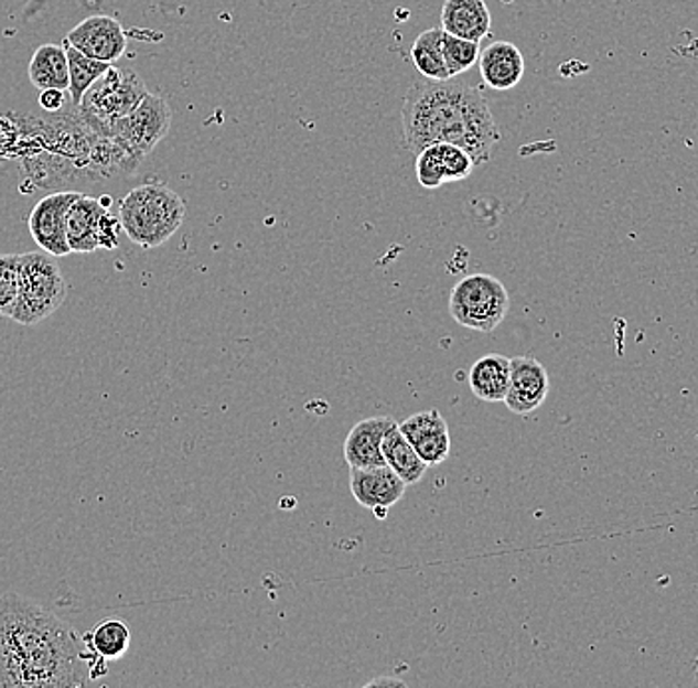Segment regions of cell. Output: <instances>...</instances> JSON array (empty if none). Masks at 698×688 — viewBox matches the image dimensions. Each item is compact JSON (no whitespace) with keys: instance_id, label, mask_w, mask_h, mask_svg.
<instances>
[{"instance_id":"11","label":"cell","mask_w":698,"mask_h":688,"mask_svg":"<svg viewBox=\"0 0 698 688\" xmlns=\"http://www.w3.org/2000/svg\"><path fill=\"white\" fill-rule=\"evenodd\" d=\"M66 40L72 49L106 64H114L128 50V39L121 22L106 14L82 20L78 26L69 30Z\"/></svg>"},{"instance_id":"8","label":"cell","mask_w":698,"mask_h":688,"mask_svg":"<svg viewBox=\"0 0 698 688\" xmlns=\"http://www.w3.org/2000/svg\"><path fill=\"white\" fill-rule=\"evenodd\" d=\"M119 218L114 217L98 198L79 193V197L69 205L66 213L69 252L88 255L98 248L114 250L119 245Z\"/></svg>"},{"instance_id":"13","label":"cell","mask_w":698,"mask_h":688,"mask_svg":"<svg viewBox=\"0 0 698 688\" xmlns=\"http://www.w3.org/2000/svg\"><path fill=\"white\" fill-rule=\"evenodd\" d=\"M399 431L411 443L415 453L423 459L429 469L443 464L451 454V433L443 413L439 409L421 411L405 419Z\"/></svg>"},{"instance_id":"12","label":"cell","mask_w":698,"mask_h":688,"mask_svg":"<svg viewBox=\"0 0 698 688\" xmlns=\"http://www.w3.org/2000/svg\"><path fill=\"white\" fill-rule=\"evenodd\" d=\"M474 161L464 149L451 143H433L417 153V179L423 189H439L471 178Z\"/></svg>"},{"instance_id":"24","label":"cell","mask_w":698,"mask_h":688,"mask_svg":"<svg viewBox=\"0 0 698 688\" xmlns=\"http://www.w3.org/2000/svg\"><path fill=\"white\" fill-rule=\"evenodd\" d=\"M481 42L457 39L443 32V58L449 76H461L479 62Z\"/></svg>"},{"instance_id":"3","label":"cell","mask_w":698,"mask_h":688,"mask_svg":"<svg viewBox=\"0 0 698 688\" xmlns=\"http://www.w3.org/2000/svg\"><path fill=\"white\" fill-rule=\"evenodd\" d=\"M185 201L163 183L131 189L119 203V225L133 245L158 248L178 233L185 221Z\"/></svg>"},{"instance_id":"16","label":"cell","mask_w":698,"mask_h":688,"mask_svg":"<svg viewBox=\"0 0 698 688\" xmlns=\"http://www.w3.org/2000/svg\"><path fill=\"white\" fill-rule=\"evenodd\" d=\"M481 76L484 84L498 92L516 88L524 78V56L512 42H492L479 54Z\"/></svg>"},{"instance_id":"18","label":"cell","mask_w":698,"mask_h":688,"mask_svg":"<svg viewBox=\"0 0 698 688\" xmlns=\"http://www.w3.org/2000/svg\"><path fill=\"white\" fill-rule=\"evenodd\" d=\"M511 381V357L501 354L482 355L469 372L472 395L486 404H502Z\"/></svg>"},{"instance_id":"26","label":"cell","mask_w":698,"mask_h":688,"mask_svg":"<svg viewBox=\"0 0 698 688\" xmlns=\"http://www.w3.org/2000/svg\"><path fill=\"white\" fill-rule=\"evenodd\" d=\"M40 108L46 111H58L64 108V92L62 89H42L39 98Z\"/></svg>"},{"instance_id":"10","label":"cell","mask_w":698,"mask_h":688,"mask_svg":"<svg viewBox=\"0 0 698 688\" xmlns=\"http://www.w3.org/2000/svg\"><path fill=\"white\" fill-rule=\"evenodd\" d=\"M550 394L548 369L534 357H511V381L502 404L514 415H531L546 404Z\"/></svg>"},{"instance_id":"1","label":"cell","mask_w":698,"mask_h":688,"mask_svg":"<svg viewBox=\"0 0 698 688\" xmlns=\"http://www.w3.org/2000/svg\"><path fill=\"white\" fill-rule=\"evenodd\" d=\"M108 675L106 660L52 611L0 595V688H74Z\"/></svg>"},{"instance_id":"7","label":"cell","mask_w":698,"mask_h":688,"mask_svg":"<svg viewBox=\"0 0 698 688\" xmlns=\"http://www.w3.org/2000/svg\"><path fill=\"white\" fill-rule=\"evenodd\" d=\"M169 128L171 108L168 101L148 94L138 108L119 119L106 141L119 149L121 158L136 168L141 159L158 148L159 141L168 136Z\"/></svg>"},{"instance_id":"23","label":"cell","mask_w":698,"mask_h":688,"mask_svg":"<svg viewBox=\"0 0 698 688\" xmlns=\"http://www.w3.org/2000/svg\"><path fill=\"white\" fill-rule=\"evenodd\" d=\"M64 50H66V58H68L69 98H72V104L78 108L82 96L109 68V64L99 62V60L88 58L86 54H82V52L72 49V46Z\"/></svg>"},{"instance_id":"21","label":"cell","mask_w":698,"mask_h":688,"mask_svg":"<svg viewBox=\"0 0 698 688\" xmlns=\"http://www.w3.org/2000/svg\"><path fill=\"white\" fill-rule=\"evenodd\" d=\"M88 649L96 653L99 659L118 660L128 653L131 645V631L124 620L99 621L94 630L84 637Z\"/></svg>"},{"instance_id":"5","label":"cell","mask_w":698,"mask_h":688,"mask_svg":"<svg viewBox=\"0 0 698 688\" xmlns=\"http://www.w3.org/2000/svg\"><path fill=\"white\" fill-rule=\"evenodd\" d=\"M149 92L133 69L111 66L99 76L79 101V114L99 138L108 139L119 119L138 108Z\"/></svg>"},{"instance_id":"4","label":"cell","mask_w":698,"mask_h":688,"mask_svg":"<svg viewBox=\"0 0 698 688\" xmlns=\"http://www.w3.org/2000/svg\"><path fill=\"white\" fill-rule=\"evenodd\" d=\"M68 286L54 256L42 252L20 255V288L9 318L34 325L54 314L66 302Z\"/></svg>"},{"instance_id":"20","label":"cell","mask_w":698,"mask_h":688,"mask_svg":"<svg viewBox=\"0 0 698 688\" xmlns=\"http://www.w3.org/2000/svg\"><path fill=\"white\" fill-rule=\"evenodd\" d=\"M29 78L34 88L68 89V58L66 50L60 44H44L32 54L29 64Z\"/></svg>"},{"instance_id":"9","label":"cell","mask_w":698,"mask_h":688,"mask_svg":"<svg viewBox=\"0 0 698 688\" xmlns=\"http://www.w3.org/2000/svg\"><path fill=\"white\" fill-rule=\"evenodd\" d=\"M79 197V193L64 191L52 193L49 197L40 198L32 208L29 217V230L34 243L54 258L69 255L66 240V213L68 207Z\"/></svg>"},{"instance_id":"15","label":"cell","mask_w":698,"mask_h":688,"mask_svg":"<svg viewBox=\"0 0 698 688\" xmlns=\"http://www.w3.org/2000/svg\"><path fill=\"white\" fill-rule=\"evenodd\" d=\"M395 423L391 417H372L362 419L352 427L345 437L344 459L352 469H369L385 464L382 454V439L387 429Z\"/></svg>"},{"instance_id":"2","label":"cell","mask_w":698,"mask_h":688,"mask_svg":"<svg viewBox=\"0 0 698 688\" xmlns=\"http://www.w3.org/2000/svg\"><path fill=\"white\" fill-rule=\"evenodd\" d=\"M405 148L414 153L433 143L464 149L474 165L491 161L501 141L488 101L481 89L454 82H417L405 98Z\"/></svg>"},{"instance_id":"19","label":"cell","mask_w":698,"mask_h":688,"mask_svg":"<svg viewBox=\"0 0 698 688\" xmlns=\"http://www.w3.org/2000/svg\"><path fill=\"white\" fill-rule=\"evenodd\" d=\"M382 454L384 461L391 471L401 479V481L411 486L417 484L425 476V472L429 471V466L425 464L423 459L415 453L411 443L405 439L404 433L399 431V424L394 423L382 439Z\"/></svg>"},{"instance_id":"25","label":"cell","mask_w":698,"mask_h":688,"mask_svg":"<svg viewBox=\"0 0 698 688\" xmlns=\"http://www.w3.org/2000/svg\"><path fill=\"white\" fill-rule=\"evenodd\" d=\"M20 288V255H0V314H9Z\"/></svg>"},{"instance_id":"17","label":"cell","mask_w":698,"mask_h":688,"mask_svg":"<svg viewBox=\"0 0 698 688\" xmlns=\"http://www.w3.org/2000/svg\"><path fill=\"white\" fill-rule=\"evenodd\" d=\"M441 30L457 39L481 42L491 34V10L484 0H444Z\"/></svg>"},{"instance_id":"14","label":"cell","mask_w":698,"mask_h":688,"mask_svg":"<svg viewBox=\"0 0 698 688\" xmlns=\"http://www.w3.org/2000/svg\"><path fill=\"white\" fill-rule=\"evenodd\" d=\"M352 494L359 506L385 518V512L401 501L407 491L405 484L387 464L369 469H352Z\"/></svg>"},{"instance_id":"6","label":"cell","mask_w":698,"mask_h":688,"mask_svg":"<svg viewBox=\"0 0 698 688\" xmlns=\"http://www.w3.org/2000/svg\"><path fill=\"white\" fill-rule=\"evenodd\" d=\"M511 310V295L496 276L471 275L454 284L449 312L454 322L472 332L491 334Z\"/></svg>"},{"instance_id":"22","label":"cell","mask_w":698,"mask_h":688,"mask_svg":"<svg viewBox=\"0 0 698 688\" xmlns=\"http://www.w3.org/2000/svg\"><path fill=\"white\" fill-rule=\"evenodd\" d=\"M411 60L415 68L425 79L444 82L451 79L443 58V30L429 29L415 39L411 46Z\"/></svg>"}]
</instances>
